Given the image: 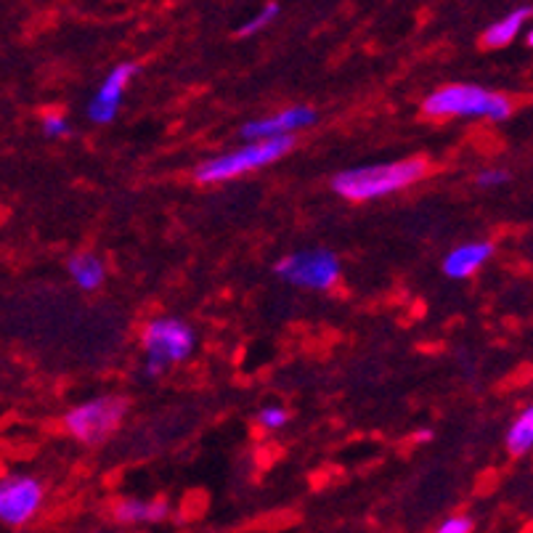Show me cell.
Wrapping results in <instances>:
<instances>
[{"instance_id":"3","label":"cell","mask_w":533,"mask_h":533,"mask_svg":"<svg viewBox=\"0 0 533 533\" xmlns=\"http://www.w3.org/2000/svg\"><path fill=\"white\" fill-rule=\"evenodd\" d=\"M295 146L292 136H274V138H260L252 144L242 146L237 152L223 154L215 160L202 162L197 168V181L202 183H218V181H231V178L250 173V170L266 168L271 162H276L279 157L290 152Z\"/></svg>"},{"instance_id":"15","label":"cell","mask_w":533,"mask_h":533,"mask_svg":"<svg viewBox=\"0 0 533 533\" xmlns=\"http://www.w3.org/2000/svg\"><path fill=\"white\" fill-rule=\"evenodd\" d=\"M117 523H141L146 520V504L138 499H125L115 507Z\"/></svg>"},{"instance_id":"21","label":"cell","mask_w":533,"mask_h":533,"mask_svg":"<svg viewBox=\"0 0 533 533\" xmlns=\"http://www.w3.org/2000/svg\"><path fill=\"white\" fill-rule=\"evenodd\" d=\"M528 46H531V48H533V30H531V32H528Z\"/></svg>"},{"instance_id":"19","label":"cell","mask_w":533,"mask_h":533,"mask_svg":"<svg viewBox=\"0 0 533 533\" xmlns=\"http://www.w3.org/2000/svg\"><path fill=\"white\" fill-rule=\"evenodd\" d=\"M170 504L165 499H152L146 502V523H160V520L168 518Z\"/></svg>"},{"instance_id":"6","label":"cell","mask_w":533,"mask_h":533,"mask_svg":"<svg viewBox=\"0 0 533 533\" xmlns=\"http://www.w3.org/2000/svg\"><path fill=\"white\" fill-rule=\"evenodd\" d=\"M276 274L305 290H329L340 276V263L327 250H305L279 260Z\"/></svg>"},{"instance_id":"11","label":"cell","mask_w":533,"mask_h":533,"mask_svg":"<svg viewBox=\"0 0 533 533\" xmlns=\"http://www.w3.org/2000/svg\"><path fill=\"white\" fill-rule=\"evenodd\" d=\"M531 14H533V8L520 6V8H515L512 14L504 16V19H499V22L491 24V27H488V30L483 32V38H480L483 48L510 46L512 40L518 38L520 32H523V24H526V19Z\"/></svg>"},{"instance_id":"8","label":"cell","mask_w":533,"mask_h":533,"mask_svg":"<svg viewBox=\"0 0 533 533\" xmlns=\"http://www.w3.org/2000/svg\"><path fill=\"white\" fill-rule=\"evenodd\" d=\"M138 72L136 64H120V67L112 69V75L101 83L99 93L93 96L91 107H88V115L93 122H112L120 109V101L128 91L130 80Z\"/></svg>"},{"instance_id":"7","label":"cell","mask_w":533,"mask_h":533,"mask_svg":"<svg viewBox=\"0 0 533 533\" xmlns=\"http://www.w3.org/2000/svg\"><path fill=\"white\" fill-rule=\"evenodd\" d=\"M43 486L35 478L16 475L0 488V518L6 526H24L40 510Z\"/></svg>"},{"instance_id":"14","label":"cell","mask_w":533,"mask_h":533,"mask_svg":"<svg viewBox=\"0 0 533 533\" xmlns=\"http://www.w3.org/2000/svg\"><path fill=\"white\" fill-rule=\"evenodd\" d=\"M276 14H279V6H276V3H266V6L260 8L258 14L252 16L250 22H244L242 27H239V35H242V38H247V35H255V32H260L263 27H268V24L274 22Z\"/></svg>"},{"instance_id":"9","label":"cell","mask_w":533,"mask_h":533,"mask_svg":"<svg viewBox=\"0 0 533 533\" xmlns=\"http://www.w3.org/2000/svg\"><path fill=\"white\" fill-rule=\"evenodd\" d=\"M316 122V112L308 107H292L284 109L279 115L274 117H263V120H255L250 125H244L242 136L244 138H274V136H292L295 130L308 128Z\"/></svg>"},{"instance_id":"2","label":"cell","mask_w":533,"mask_h":533,"mask_svg":"<svg viewBox=\"0 0 533 533\" xmlns=\"http://www.w3.org/2000/svg\"><path fill=\"white\" fill-rule=\"evenodd\" d=\"M422 112L427 117H486V120H507L512 104L502 93L488 91L480 85H446L425 99Z\"/></svg>"},{"instance_id":"1","label":"cell","mask_w":533,"mask_h":533,"mask_svg":"<svg viewBox=\"0 0 533 533\" xmlns=\"http://www.w3.org/2000/svg\"><path fill=\"white\" fill-rule=\"evenodd\" d=\"M425 173L427 162L414 157V160L388 162V165H374V168L345 170V173L335 176L332 189L343 199H351V202H369V199L388 197L393 191L412 186Z\"/></svg>"},{"instance_id":"17","label":"cell","mask_w":533,"mask_h":533,"mask_svg":"<svg viewBox=\"0 0 533 533\" xmlns=\"http://www.w3.org/2000/svg\"><path fill=\"white\" fill-rule=\"evenodd\" d=\"M43 133L51 138L69 136V122L64 115H46L43 117Z\"/></svg>"},{"instance_id":"18","label":"cell","mask_w":533,"mask_h":533,"mask_svg":"<svg viewBox=\"0 0 533 533\" xmlns=\"http://www.w3.org/2000/svg\"><path fill=\"white\" fill-rule=\"evenodd\" d=\"M438 531L441 533H470L473 531V520L467 518V515H454V518L443 520Z\"/></svg>"},{"instance_id":"20","label":"cell","mask_w":533,"mask_h":533,"mask_svg":"<svg viewBox=\"0 0 533 533\" xmlns=\"http://www.w3.org/2000/svg\"><path fill=\"white\" fill-rule=\"evenodd\" d=\"M507 173L504 170H483L478 176V183L480 186H502V183H507Z\"/></svg>"},{"instance_id":"12","label":"cell","mask_w":533,"mask_h":533,"mask_svg":"<svg viewBox=\"0 0 533 533\" xmlns=\"http://www.w3.org/2000/svg\"><path fill=\"white\" fill-rule=\"evenodd\" d=\"M69 276H72V282L77 287H83V290H96L104 282V276H107V268L101 263L96 255L91 252H80V255H72L69 258Z\"/></svg>"},{"instance_id":"5","label":"cell","mask_w":533,"mask_h":533,"mask_svg":"<svg viewBox=\"0 0 533 533\" xmlns=\"http://www.w3.org/2000/svg\"><path fill=\"white\" fill-rule=\"evenodd\" d=\"M125 412H128V401L125 398L104 396L96 398V401H88V404L75 406L64 417V427L80 443L96 446V443L107 441L109 435L122 425Z\"/></svg>"},{"instance_id":"16","label":"cell","mask_w":533,"mask_h":533,"mask_svg":"<svg viewBox=\"0 0 533 533\" xmlns=\"http://www.w3.org/2000/svg\"><path fill=\"white\" fill-rule=\"evenodd\" d=\"M258 419H260V425L266 427V430H282V427L287 425L290 414L284 412V409H279V406H268V409L260 412Z\"/></svg>"},{"instance_id":"4","label":"cell","mask_w":533,"mask_h":533,"mask_svg":"<svg viewBox=\"0 0 533 533\" xmlns=\"http://www.w3.org/2000/svg\"><path fill=\"white\" fill-rule=\"evenodd\" d=\"M144 351H146V372L157 377L170 364H178L189 358L194 351V329L181 319H157L144 329Z\"/></svg>"},{"instance_id":"10","label":"cell","mask_w":533,"mask_h":533,"mask_svg":"<svg viewBox=\"0 0 533 533\" xmlns=\"http://www.w3.org/2000/svg\"><path fill=\"white\" fill-rule=\"evenodd\" d=\"M494 255V244L491 242H470L462 244L457 250H451L443 260V274L451 279H467L473 276L483 263H488Z\"/></svg>"},{"instance_id":"13","label":"cell","mask_w":533,"mask_h":533,"mask_svg":"<svg viewBox=\"0 0 533 533\" xmlns=\"http://www.w3.org/2000/svg\"><path fill=\"white\" fill-rule=\"evenodd\" d=\"M531 449H533V406H528L526 412L512 422L510 433H507V451L515 454V457H520V454H528Z\"/></svg>"}]
</instances>
